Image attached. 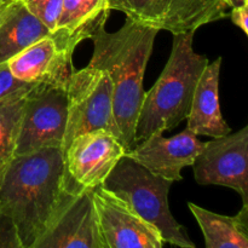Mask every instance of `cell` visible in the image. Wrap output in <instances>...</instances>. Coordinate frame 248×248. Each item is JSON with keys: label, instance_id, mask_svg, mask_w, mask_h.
Segmentation results:
<instances>
[{"label": "cell", "instance_id": "2e32d148", "mask_svg": "<svg viewBox=\"0 0 248 248\" xmlns=\"http://www.w3.org/2000/svg\"><path fill=\"white\" fill-rule=\"evenodd\" d=\"M50 35L52 31L29 12L22 0L11 2L0 23V63Z\"/></svg>", "mask_w": 248, "mask_h": 248}, {"label": "cell", "instance_id": "7c38bea8", "mask_svg": "<svg viewBox=\"0 0 248 248\" xmlns=\"http://www.w3.org/2000/svg\"><path fill=\"white\" fill-rule=\"evenodd\" d=\"M203 143L186 127L171 138H165L162 132H154L125 155L157 176L181 182L182 171L194 164Z\"/></svg>", "mask_w": 248, "mask_h": 248}, {"label": "cell", "instance_id": "3957f363", "mask_svg": "<svg viewBox=\"0 0 248 248\" xmlns=\"http://www.w3.org/2000/svg\"><path fill=\"white\" fill-rule=\"evenodd\" d=\"M194 33L173 34L172 51L161 75L144 93L136 126V140L177 127L190 111L196 84L207 65L193 47Z\"/></svg>", "mask_w": 248, "mask_h": 248}, {"label": "cell", "instance_id": "e0dca14e", "mask_svg": "<svg viewBox=\"0 0 248 248\" xmlns=\"http://www.w3.org/2000/svg\"><path fill=\"white\" fill-rule=\"evenodd\" d=\"M188 207L200 225L207 248H248V205L236 216L211 212L193 202Z\"/></svg>", "mask_w": 248, "mask_h": 248}, {"label": "cell", "instance_id": "cb8c5ba5", "mask_svg": "<svg viewBox=\"0 0 248 248\" xmlns=\"http://www.w3.org/2000/svg\"><path fill=\"white\" fill-rule=\"evenodd\" d=\"M10 4H11V2H10ZM10 4H2V5H0V23H1L2 18H4L5 15H6L7 9H9Z\"/></svg>", "mask_w": 248, "mask_h": 248}, {"label": "cell", "instance_id": "8fae6325", "mask_svg": "<svg viewBox=\"0 0 248 248\" xmlns=\"http://www.w3.org/2000/svg\"><path fill=\"white\" fill-rule=\"evenodd\" d=\"M99 232L106 248H162L160 232L125 201L102 186L92 189Z\"/></svg>", "mask_w": 248, "mask_h": 248}, {"label": "cell", "instance_id": "44dd1931", "mask_svg": "<svg viewBox=\"0 0 248 248\" xmlns=\"http://www.w3.org/2000/svg\"><path fill=\"white\" fill-rule=\"evenodd\" d=\"M0 247L22 248L14 223L1 211H0Z\"/></svg>", "mask_w": 248, "mask_h": 248}, {"label": "cell", "instance_id": "277c9868", "mask_svg": "<svg viewBox=\"0 0 248 248\" xmlns=\"http://www.w3.org/2000/svg\"><path fill=\"white\" fill-rule=\"evenodd\" d=\"M172 183L124 155L101 186L152 224L165 244L195 248L186 228L174 219L170 210L169 193Z\"/></svg>", "mask_w": 248, "mask_h": 248}, {"label": "cell", "instance_id": "d4e9b609", "mask_svg": "<svg viewBox=\"0 0 248 248\" xmlns=\"http://www.w3.org/2000/svg\"><path fill=\"white\" fill-rule=\"evenodd\" d=\"M14 1H17V0H0V5L10 4V2H14Z\"/></svg>", "mask_w": 248, "mask_h": 248}, {"label": "cell", "instance_id": "ba28073f", "mask_svg": "<svg viewBox=\"0 0 248 248\" xmlns=\"http://www.w3.org/2000/svg\"><path fill=\"white\" fill-rule=\"evenodd\" d=\"M248 126L234 133L215 137L191 165L200 186H227L239 193L248 205Z\"/></svg>", "mask_w": 248, "mask_h": 248}, {"label": "cell", "instance_id": "603a6c76", "mask_svg": "<svg viewBox=\"0 0 248 248\" xmlns=\"http://www.w3.org/2000/svg\"><path fill=\"white\" fill-rule=\"evenodd\" d=\"M224 1L229 7H235L240 6L242 4H246V2H248V0H224Z\"/></svg>", "mask_w": 248, "mask_h": 248}, {"label": "cell", "instance_id": "7a4b0ae2", "mask_svg": "<svg viewBox=\"0 0 248 248\" xmlns=\"http://www.w3.org/2000/svg\"><path fill=\"white\" fill-rule=\"evenodd\" d=\"M159 31L126 17L114 33L102 26L91 36L90 65L104 70L113 86L114 115L126 153L137 145L136 126L144 98L143 78Z\"/></svg>", "mask_w": 248, "mask_h": 248}, {"label": "cell", "instance_id": "ffe728a7", "mask_svg": "<svg viewBox=\"0 0 248 248\" xmlns=\"http://www.w3.org/2000/svg\"><path fill=\"white\" fill-rule=\"evenodd\" d=\"M34 85L17 79L10 70L7 62L0 63V99L21 90L31 89Z\"/></svg>", "mask_w": 248, "mask_h": 248}, {"label": "cell", "instance_id": "9c48e42d", "mask_svg": "<svg viewBox=\"0 0 248 248\" xmlns=\"http://www.w3.org/2000/svg\"><path fill=\"white\" fill-rule=\"evenodd\" d=\"M125 154L121 140L108 131L78 135L63 150L65 181L73 188H96Z\"/></svg>", "mask_w": 248, "mask_h": 248}, {"label": "cell", "instance_id": "d6986e66", "mask_svg": "<svg viewBox=\"0 0 248 248\" xmlns=\"http://www.w3.org/2000/svg\"><path fill=\"white\" fill-rule=\"evenodd\" d=\"M22 2L52 33L55 31L62 12L63 0H22Z\"/></svg>", "mask_w": 248, "mask_h": 248}, {"label": "cell", "instance_id": "30bf717a", "mask_svg": "<svg viewBox=\"0 0 248 248\" xmlns=\"http://www.w3.org/2000/svg\"><path fill=\"white\" fill-rule=\"evenodd\" d=\"M106 248L92 189L70 190L57 215L33 248Z\"/></svg>", "mask_w": 248, "mask_h": 248}, {"label": "cell", "instance_id": "9a60e30c", "mask_svg": "<svg viewBox=\"0 0 248 248\" xmlns=\"http://www.w3.org/2000/svg\"><path fill=\"white\" fill-rule=\"evenodd\" d=\"M109 12L108 0H63L52 35L62 46L75 50L79 43L91 39L99 27L106 26Z\"/></svg>", "mask_w": 248, "mask_h": 248}, {"label": "cell", "instance_id": "7402d4cb", "mask_svg": "<svg viewBox=\"0 0 248 248\" xmlns=\"http://www.w3.org/2000/svg\"><path fill=\"white\" fill-rule=\"evenodd\" d=\"M230 18L235 26L239 27L246 35H248V2L240 6L232 7Z\"/></svg>", "mask_w": 248, "mask_h": 248}, {"label": "cell", "instance_id": "8992f818", "mask_svg": "<svg viewBox=\"0 0 248 248\" xmlns=\"http://www.w3.org/2000/svg\"><path fill=\"white\" fill-rule=\"evenodd\" d=\"M109 9L127 18L172 34L193 31L228 17L224 0H108Z\"/></svg>", "mask_w": 248, "mask_h": 248}, {"label": "cell", "instance_id": "ac0fdd59", "mask_svg": "<svg viewBox=\"0 0 248 248\" xmlns=\"http://www.w3.org/2000/svg\"><path fill=\"white\" fill-rule=\"evenodd\" d=\"M31 89L21 90L0 99V184L7 167L16 155L24 97Z\"/></svg>", "mask_w": 248, "mask_h": 248}, {"label": "cell", "instance_id": "6da1fadb", "mask_svg": "<svg viewBox=\"0 0 248 248\" xmlns=\"http://www.w3.org/2000/svg\"><path fill=\"white\" fill-rule=\"evenodd\" d=\"M62 148L16 155L0 184V211L16 228L22 248H33L68 193ZM78 190V189H75Z\"/></svg>", "mask_w": 248, "mask_h": 248}, {"label": "cell", "instance_id": "4fadbf2b", "mask_svg": "<svg viewBox=\"0 0 248 248\" xmlns=\"http://www.w3.org/2000/svg\"><path fill=\"white\" fill-rule=\"evenodd\" d=\"M74 50L61 45L53 35L46 36L7 61L17 79L35 85L67 89L75 70Z\"/></svg>", "mask_w": 248, "mask_h": 248}, {"label": "cell", "instance_id": "5bb4252c", "mask_svg": "<svg viewBox=\"0 0 248 248\" xmlns=\"http://www.w3.org/2000/svg\"><path fill=\"white\" fill-rule=\"evenodd\" d=\"M222 57L208 62L203 69L186 116V128L196 136L215 138L232 132L222 115L219 103V74Z\"/></svg>", "mask_w": 248, "mask_h": 248}, {"label": "cell", "instance_id": "52a82bcc", "mask_svg": "<svg viewBox=\"0 0 248 248\" xmlns=\"http://www.w3.org/2000/svg\"><path fill=\"white\" fill-rule=\"evenodd\" d=\"M65 126L67 90L34 85L24 97L16 155L31 154L44 148H62Z\"/></svg>", "mask_w": 248, "mask_h": 248}, {"label": "cell", "instance_id": "5b68a950", "mask_svg": "<svg viewBox=\"0 0 248 248\" xmlns=\"http://www.w3.org/2000/svg\"><path fill=\"white\" fill-rule=\"evenodd\" d=\"M65 90L67 126L62 150L73 138L90 131H108L121 140L114 115L113 86L104 70L90 64L75 69Z\"/></svg>", "mask_w": 248, "mask_h": 248}]
</instances>
